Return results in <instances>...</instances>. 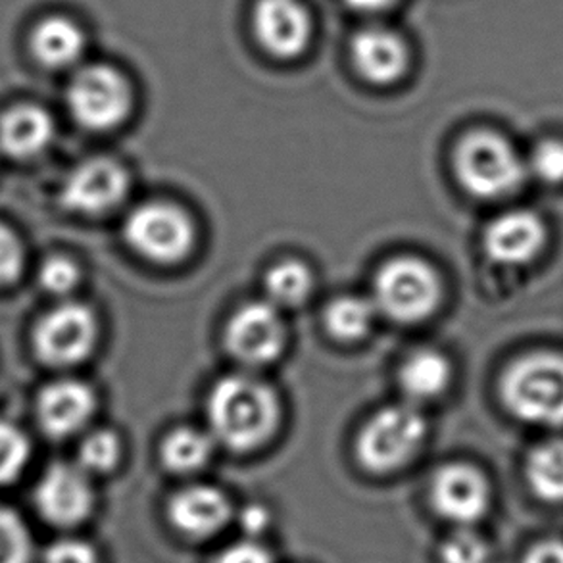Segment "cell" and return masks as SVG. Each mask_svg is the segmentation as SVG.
<instances>
[{"label":"cell","instance_id":"5b68a950","mask_svg":"<svg viewBox=\"0 0 563 563\" xmlns=\"http://www.w3.org/2000/svg\"><path fill=\"white\" fill-rule=\"evenodd\" d=\"M426 431V419L410 404L383 408L360 433V464L372 473L396 472L418 454Z\"/></svg>","mask_w":563,"mask_h":563},{"label":"cell","instance_id":"6da1fadb","mask_svg":"<svg viewBox=\"0 0 563 563\" xmlns=\"http://www.w3.org/2000/svg\"><path fill=\"white\" fill-rule=\"evenodd\" d=\"M212 437L233 452H252L274 437L282 421V404L274 388L251 375H229L208 396Z\"/></svg>","mask_w":563,"mask_h":563},{"label":"cell","instance_id":"5bb4252c","mask_svg":"<svg viewBox=\"0 0 563 563\" xmlns=\"http://www.w3.org/2000/svg\"><path fill=\"white\" fill-rule=\"evenodd\" d=\"M38 426L53 439L84 431L97 411V396L81 380L60 379L46 385L37 398Z\"/></svg>","mask_w":563,"mask_h":563},{"label":"cell","instance_id":"ac0fdd59","mask_svg":"<svg viewBox=\"0 0 563 563\" xmlns=\"http://www.w3.org/2000/svg\"><path fill=\"white\" fill-rule=\"evenodd\" d=\"M352 56L360 74L372 84H395L408 68V48L388 30L362 31L352 43Z\"/></svg>","mask_w":563,"mask_h":563},{"label":"cell","instance_id":"cb8c5ba5","mask_svg":"<svg viewBox=\"0 0 563 563\" xmlns=\"http://www.w3.org/2000/svg\"><path fill=\"white\" fill-rule=\"evenodd\" d=\"M312 272L297 260H287L272 267L266 275V295L277 308H295L312 292Z\"/></svg>","mask_w":563,"mask_h":563},{"label":"cell","instance_id":"d6a6232c","mask_svg":"<svg viewBox=\"0 0 563 563\" xmlns=\"http://www.w3.org/2000/svg\"><path fill=\"white\" fill-rule=\"evenodd\" d=\"M212 563H275L274 554L256 539H244L221 550Z\"/></svg>","mask_w":563,"mask_h":563},{"label":"cell","instance_id":"d590c367","mask_svg":"<svg viewBox=\"0 0 563 563\" xmlns=\"http://www.w3.org/2000/svg\"><path fill=\"white\" fill-rule=\"evenodd\" d=\"M352 8L358 10H366V12H377V10H385V8L393 7L396 0H346Z\"/></svg>","mask_w":563,"mask_h":563},{"label":"cell","instance_id":"484cf974","mask_svg":"<svg viewBox=\"0 0 563 563\" xmlns=\"http://www.w3.org/2000/svg\"><path fill=\"white\" fill-rule=\"evenodd\" d=\"M27 437L8 419L0 418V485L20 477L30 460Z\"/></svg>","mask_w":563,"mask_h":563},{"label":"cell","instance_id":"d6986e66","mask_svg":"<svg viewBox=\"0 0 563 563\" xmlns=\"http://www.w3.org/2000/svg\"><path fill=\"white\" fill-rule=\"evenodd\" d=\"M30 51L43 68H69L84 56V30L69 18L48 15L31 31Z\"/></svg>","mask_w":563,"mask_h":563},{"label":"cell","instance_id":"4fadbf2b","mask_svg":"<svg viewBox=\"0 0 563 563\" xmlns=\"http://www.w3.org/2000/svg\"><path fill=\"white\" fill-rule=\"evenodd\" d=\"M549 243L544 221L533 212L518 210L496 218L485 231L488 258L503 266H526L541 256Z\"/></svg>","mask_w":563,"mask_h":563},{"label":"cell","instance_id":"277c9868","mask_svg":"<svg viewBox=\"0 0 563 563\" xmlns=\"http://www.w3.org/2000/svg\"><path fill=\"white\" fill-rule=\"evenodd\" d=\"M377 312L400 323L429 318L441 302V279L423 260L402 256L387 262L375 275Z\"/></svg>","mask_w":563,"mask_h":563},{"label":"cell","instance_id":"ffe728a7","mask_svg":"<svg viewBox=\"0 0 563 563\" xmlns=\"http://www.w3.org/2000/svg\"><path fill=\"white\" fill-rule=\"evenodd\" d=\"M398 379L408 398L427 402L446 393L452 383V366L441 352L418 351L404 362Z\"/></svg>","mask_w":563,"mask_h":563},{"label":"cell","instance_id":"7a4b0ae2","mask_svg":"<svg viewBox=\"0 0 563 563\" xmlns=\"http://www.w3.org/2000/svg\"><path fill=\"white\" fill-rule=\"evenodd\" d=\"M503 398L516 418L533 426H563V356L534 352L503 377Z\"/></svg>","mask_w":563,"mask_h":563},{"label":"cell","instance_id":"836d02e7","mask_svg":"<svg viewBox=\"0 0 563 563\" xmlns=\"http://www.w3.org/2000/svg\"><path fill=\"white\" fill-rule=\"evenodd\" d=\"M236 519H239V526L246 534V539H256V541H258L260 534L266 533L272 526V514L262 504L244 506L243 510L239 511Z\"/></svg>","mask_w":563,"mask_h":563},{"label":"cell","instance_id":"e0dca14e","mask_svg":"<svg viewBox=\"0 0 563 563\" xmlns=\"http://www.w3.org/2000/svg\"><path fill=\"white\" fill-rule=\"evenodd\" d=\"M53 139L54 122L45 108L18 104L0 115V148L10 158H35L45 153Z\"/></svg>","mask_w":563,"mask_h":563},{"label":"cell","instance_id":"8992f818","mask_svg":"<svg viewBox=\"0 0 563 563\" xmlns=\"http://www.w3.org/2000/svg\"><path fill=\"white\" fill-rule=\"evenodd\" d=\"M123 235L143 258L156 264H177L192 251L195 225L179 206L148 202L130 213Z\"/></svg>","mask_w":563,"mask_h":563},{"label":"cell","instance_id":"4dcf8cb0","mask_svg":"<svg viewBox=\"0 0 563 563\" xmlns=\"http://www.w3.org/2000/svg\"><path fill=\"white\" fill-rule=\"evenodd\" d=\"M23 264L22 241L10 229L0 225V287L12 285L22 275Z\"/></svg>","mask_w":563,"mask_h":563},{"label":"cell","instance_id":"1f68e13d","mask_svg":"<svg viewBox=\"0 0 563 563\" xmlns=\"http://www.w3.org/2000/svg\"><path fill=\"white\" fill-rule=\"evenodd\" d=\"M43 563H99V556L89 542L64 539L48 547Z\"/></svg>","mask_w":563,"mask_h":563},{"label":"cell","instance_id":"9c48e42d","mask_svg":"<svg viewBox=\"0 0 563 563\" xmlns=\"http://www.w3.org/2000/svg\"><path fill=\"white\" fill-rule=\"evenodd\" d=\"M130 190V176L122 164L92 158L69 172L60 190L62 206L81 216H102L122 205Z\"/></svg>","mask_w":563,"mask_h":563},{"label":"cell","instance_id":"9a60e30c","mask_svg":"<svg viewBox=\"0 0 563 563\" xmlns=\"http://www.w3.org/2000/svg\"><path fill=\"white\" fill-rule=\"evenodd\" d=\"M168 519L177 533L202 541L221 533L231 523L233 506L220 488L192 485L172 496Z\"/></svg>","mask_w":563,"mask_h":563},{"label":"cell","instance_id":"83f0119b","mask_svg":"<svg viewBox=\"0 0 563 563\" xmlns=\"http://www.w3.org/2000/svg\"><path fill=\"white\" fill-rule=\"evenodd\" d=\"M441 563H490V547L472 527H457L441 544Z\"/></svg>","mask_w":563,"mask_h":563},{"label":"cell","instance_id":"44dd1931","mask_svg":"<svg viewBox=\"0 0 563 563\" xmlns=\"http://www.w3.org/2000/svg\"><path fill=\"white\" fill-rule=\"evenodd\" d=\"M213 454V437L195 427H179L162 442V464L177 475L200 472Z\"/></svg>","mask_w":563,"mask_h":563},{"label":"cell","instance_id":"8fae6325","mask_svg":"<svg viewBox=\"0 0 563 563\" xmlns=\"http://www.w3.org/2000/svg\"><path fill=\"white\" fill-rule=\"evenodd\" d=\"M35 504L41 516L53 526L84 523L95 508L91 475L77 464L51 465L38 481Z\"/></svg>","mask_w":563,"mask_h":563},{"label":"cell","instance_id":"30bf717a","mask_svg":"<svg viewBox=\"0 0 563 563\" xmlns=\"http://www.w3.org/2000/svg\"><path fill=\"white\" fill-rule=\"evenodd\" d=\"M233 358L246 366L272 364L285 349V323L272 302H251L233 313L225 329Z\"/></svg>","mask_w":563,"mask_h":563},{"label":"cell","instance_id":"f546056e","mask_svg":"<svg viewBox=\"0 0 563 563\" xmlns=\"http://www.w3.org/2000/svg\"><path fill=\"white\" fill-rule=\"evenodd\" d=\"M531 169L542 184L563 185V141H541L531 156Z\"/></svg>","mask_w":563,"mask_h":563},{"label":"cell","instance_id":"ba28073f","mask_svg":"<svg viewBox=\"0 0 563 563\" xmlns=\"http://www.w3.org/2000/svg\"><path fill=\"white\" fill-rule=\"evenodd\" d=\"M99 341V321L91 308L77 302L56 306L33 331V351L51 367H69L91 356Z\"/></svg>","mask_w":563,"mask_h":563},{"label":"cell","instance_id":"52a82bcc","mask_svg":"<svg viewBox=\"0 0 563 563\" xmlns=\"http://www.w3.org/2000/svg\"><path fill=\"white\" fill-rule=\"evenodd\" d=\"M68 108L85 130H114L130 115V84L110 66H87L69 84Z\"/></svg>","mask_w":563,"mask_h":563},{"label":"cell","instance_id":"d4e9b609","mask_svg":"<svg viewBox=\"0 0 563 563\" xmlns=\"http://www.w3.org/2000/svg\"><path fill=\"white\" fill-rule=\"evenodd\" d=\"M120 456H122L120 439L112 431H97L85 437V441L81 442L77 465L87 475H107L118 465Z\"/></svg>","mask_w":563,"mask_h":563},{"label":"cell","instance_id":"7402d4cb","mask_svg":"<svg viewBox=\"0 0 563 563\" xmlns=\"http://www.w3.org/2000/svg\"><path fill=\"white\" fill-rule=\"evenodd\" d=\"M527 481L544 503H563V441L542 442L527 460Z\"/></svg>","mask_w":563,"mask_h":563},{"label":"cell","instance_id":"2e32d148","mask_svg":"<svg viewBox=\"0 0 563 563\" xmlns=\"http://www.w3.org/2000/svg\"><path fill=\"white\" fill-rule=\"evenodd\" d=\"M254 30L269 53L292 58L308 45L312 20L298 0H260L254 12Z\"/></svg>","mask_w":563,"mask_h":563},{"label":"cell","instance_id":"603a6c76","mask_svg":"<svg viewBox=\"0 0 563 563\" xmlns=\"http://www.w3.org/2000/svg\"><path fill=\"white\" fill-rule=\"evenodd\" d=\"M375 308L374 300L362 297H341L328 306L325 312V325L329 333L344 341V343H356L374 328Z\"/></svg>","mask_w":563,"mask_h":563},{"label":"cell","instance_id":"4316f807","mask_svg":"<svg viewBox=\"0 0 563 563\" xmlns=\"http://www.w3.org/2000/svg\"><path fill=\"white\" fill-rule=\"evenodd\" d=\"M33 562V542L27 527L14 511L0 508V563Z\"/></svg>","mask_w":563,"mask_h":563},{"label":"cell","instance_id":"e575fe53","mask_svg":"<svg viewBox=\"0 0 563 563\" xmlns=\"http://www.w3.org/2000/svg\"><path fill=\"white\" fill-rule=\"evenodd\" d=\"M523 563H563V542L542 541L527 552Z\"/></svg>","mask_w":563,"mask_h":563},{"label":"cell","instance_id":"f1b7e54d","mask_svg":"<svg viewBox=\"0 0 563 563\" xmlns=\"http://www.w3.org/2000/svg\"><path fill=\"white\" fill-rule=\"evenodd\" d=\"M81 279V272L76 262L64 256H53L45 260V264L38 269V283L41 287L54 297H68L77 289Z\"/></svg>","mask_w":563,"mask_h":563},{"label":"cell","instance_id":"7c38bea8","mask_svg":"<svg viewBox=\"0 0 563 563\" xmlns=\"http://www.w3.org/2000/svg\"><path fill=\"white\" fill-rule=\"evenodd\" d=\"M434 511L457 527L477 523L490 506V487L473 465H444L431 483Z\"/></svg>","mask_w":563,"mask_h":563},{"label":"cell","instance_id":"3957f363","mask_svg":"<svg viewBox=\"0 0 563 563\" xmlns=\"http://www.w3.org/2000/svg\"><path fill=\"white\" fill-rule=\"evenodd\" d=\"M456 172L465 189L487 200L510 197L526 181V164L493 131H475L460 143Z\"/></svg>","mask_w":563,"mask_h":563}]
</instances>
